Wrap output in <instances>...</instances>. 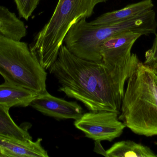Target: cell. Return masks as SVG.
Wrapping results in <instances>:
<instances>
[{"mask_svg":"<svg viewBox=\"0 0 157 157\" xmlns=\"http://www.w3.org/2000/svg\"><path fill=\"white\" fill-rule=\"evenodd\" d=\"M139 61L137 56L126 66H112L79 58L63 44L49 70L60 85L59 91L82 102L89 110L120 114L124 85Z\"/></svg>","mask_w":157,"mask_h":157,"instance_id":"obj_1","label":"cell"},{"mask_svg":"<svg viewBox=\"0 0 157 157\" xmlns=\"http://www.w3.org/2000/svg\"><path fill=\"white\" fill-rule=\"evenodd\" d=\"M126 82L119 120L136 134L157 136V86L154 72L139 61Z\"/></svg>","mask_w":157,"mask_h":157,"instance_id":"obj_2","label":"cell"},{"mask_svg":"<svg viewBox=\"0 0 157 157\" xmlns=\"http://www.w3.org/2000/svg\"><path fill=\"white\" fill-rule=\"evenodd\" d=\"M157 21L154 9L132 18L109 25L93 26L82 18L72 26L63 43L77 57L96 62H101V44L110 37L124 32L143 35L156 34Z\"/></svg>","mask_w":157,"mask_h":157,"instance_id":"obj_3","label":"cell"},{"mask_svg":"<svg viewBox=\"0 0 157 157\" xmlns=\"http://www.w3.org/2000/svg\"><path fill=\"white\" fill-rule=\"evenodd\" d=\"M108 0H59L48 23L36 34L29 48L45 70L58 57L60 48L72 26L94 14L95 6Z\"/></svg>","mask_w":157,"mask_h":157,"instance_id":"obj_4","label":"cell"},{"mask_svg":"<svg viewBox=\"0 0 157 157\" xmlns=\"http://www.w3.org/2000/svg\"><path fill=\"white\" fill-rule=\"evenodd\" d=\"M0 75L5 83L37 93L46 89L47 73L25 42L0 34Z\"/></svg>","mask_w":157,"mask_h":157,"instance_id":"obj_5","label":"cell"},{"mask_svg":"<svg viewBox=\"0 0 157 157\" xmlns=\"http://www.w3.org/2000/svg\"><path fill=\"white\" fill-rule=\"evenodd\" d=\"M119 115L113 112L90 111L75 120L74 125L88 138L112 142L121 136L126 127L119 120Z\"/></svg>","mask_w":157,"mask_h":157,"instance_id":"obj_6","label":"cell"},{"mask_svg":"<svg viewBox=\"0 0 157 157\" xmlns=\"http://www.w3.org/2000/svg\"><path fill=\"white\" fill-rule=\"evenodd\" d=\"M142 36L134 32H124L110 37L101 44L102 62L116 67L128 65L137 56L132 53V48Z\"/></svg>","mask_w":157,"mask_h":157,"instance_id":"obj_7","label":"cell"},{"mask_svg":"<svg viewBox=\"0 0 157 157\" xmlns=\"http://www.w3.org/2000/svg\"><path fill=\"white\" fill-rule=\"evenodd\" d=\"M30 106L44 115L58 119L77 120L83 114L82 107L74 101H68L52 96L46 90L38 94Z\"/></svg>","mask_w":157,"mask_h":157,"instance_id":"obj_8","label":"cell"},{"mask_svg":"<svg viewBox=\"0 0 157 157\" xmlns=\"http://www.w3.org/2000/svg\"><path fill=\"white\" fill-rule=\"evenodd\" d=\"M42 139L23 141L0 134V149L6 157H48V152L41 145Z\"/></svg>","mask_w":157,"mask_h":157,"instance_id":"obj_9","label":"cell"},{"mask_svg":"<svg viewBox=\"0 0 157 157\" xmlns=\"http://www.w3.org/2000/svg\"><path fill=\"white\" fill-rule=\"evenodd\" d=\"M154 7L152 0H143L122 9L102 14L89 23L93 26L111 25L137 16L152 10Z\"/></svg>","mask_w":157,"mask_h":157,"instance_id":"obj_10","label":"cell"},{"mask_svg":"<svg viewBox=\"0 0 157 157\" xmlns=\"http://www.w3.org/2000/svg\"><path fill=\"white\" fill-rule=\"evenodd\" d=\"M38 94L27 88L8 83L0 85V105L8 107H26Z\"/></svg>","mask_w":157,"mask_h":157,"instance_id":"obj_11","label":"cell"},{"mask_svg":"<svg viewBox=\"0 0 157 157\" xmlns=\"http://www.w3.org/2000/svg\"><path fill=\"white\" fill-rule=\"evenodd\" d=\"M0 34L20 41L27 34L25 26L14 13L0 6Z\"/></svg>","mask_w":157,"mask_h":157,"instance_id":"obj_12","label":"cell"},{"mask_svg":"<svg viewBox=\"0 0 157 157\" xmlns=\"http://www.w3.org/2000/svg\"><path fill=\"white\" fill-rule=\"evenodd\" d=\"M106 152L108 157H157L148 147L132 141L117 142Z\"/></svg>","mask_w":157,"mask_h":157,"instance_id":"obj_13","label":"cell"},{"mask_svg":"<svg viewBox=\"0 0 157 157\" xmlns=\"http://www.w3.org/2000/svg\"><path fill=\"white\" fill-rule=\"evenodd\" d=\"M10 108L0 105V134L23 141L32 140L27 130L18 126L11 118Z\"/></svg>","mask_w":157,"mask_h":157,"instance_id":"obj_14","label":"cell"},{"mask_svg":"<svg viewBox=\"0 0 157 157\" xmlns=\"http://www.w3.org/2000/svg\"><path fill=\"white\" fill-rule=\"evenodd\" d=\"M40 0H14L17 8L20 17L28 20Z\"/></svg>","mask_w":157,"mask_h":157,"instance_id":"obj_15","label":"cell"},{"mask_svg":"<svg viewBox=\"0 0 157 157\" xmlns=\"http://www.w3.org/2000/svg\"><path fill=\"white\" fill-rule=\"evenodd\" d=\"M155 37L151 49L145 53V61L144 64L148 67H152L157 63V33L155 34Z\"/></svg>","mask_w":157,"mask_h":157,"instance_id":"obj_16","label":"cell"},{"mask_svg":"<svg viewBox=\"0 0 157 157\" xmlns=\"http://www.w3.org/2000/svg\"><path fill=\"white\" fill-rule=\"evenodd\" d=\"M94 151L98 154L102 155L104 156L108 157L106 151L104 150L102 147L100 141H95V146H94Z\"/></svg>","mask_w":157,"mask_h":157,"instance_id":"obj_17","label":"cell"},{"mask_svg":"<svg viewBox=\"0 0 157 157\" xmlns=\"http://www.w3.org/2000/svg\"><path fill=\"white\" fill-rule=\"evenodd\" d=\"M150 68L152 69V71L154 72V74L155 75L157 76V63L156 64L152 66V67H150Z\"/></svg>","mask_w":157,"mask_h":157,"instance_id":"obj_18","label":"cell"},{"mask_svg":"<svg viewBox=\"0 0 157 157\" xmlns=\"http://www.w3.org/2000/svg\"><path fill=\"white\" fill-rule=\"evenodd\" d=\"M0 157H6L5 155L1 149H0Z\"/></svg>","mask_w":157,"mask_h":157,"instance_id":"obj_19","label":"cell"},{"mask_svg":"<svg viewBox=\"0 0 157 157\" xmlns=\"http://www.w3.org/2000/svg\"><path fill=\"white\" fill-rule=\"evenodd\" d=\"M154 78H155V82L157 86V76L155 75V74H154Z\"/></svg>","mask_w":157,"mask_h":157,"instance_id":"obj_20","label":"cell"}]
</instances>
